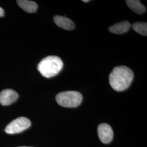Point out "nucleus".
Here are the masks:
<instances>
[{
    "label": "nucleus",
    "instance_id": "obj_1",
    "mask_svg": "<svg viewBox=\"0 0 147 147\" xmlns=\"http://www.w3.org/2000/svg\"><path fill=\"white\" fill-rule=\"evenodd\" d=\"M134 79L131 69L126 66L114 68L109 75V83L115 90L121 92L127 89Z\"/></svg>",
    "mask_w": 147,
    "mask_h": 147
},
{
    "label": "nucleus",
    "instance_id": "obj_2",
    "mask_svg": "<svg viewBox=\"0 0 147 147\" xmlns=\"http://www.w3.org/2000/svg\"><path fill=\"white\" fill-rule=\"evenodd\" d=\"M63 63L60 57L49 56L43 58L38 65V70L42 76L50 78L57 75L63 69Z\"/></svg>",
    "mask_w": 147,
    "mask_h": 147
},
{
    "label": "nucleus",
    "instance_id": "obj_3",
    "mask_svg": "<svg viewBox=\"0 0 147 147\" xmlns=\"http://www.w3.org/2000/svg\"><path fill=\"white\" fill-rule=\"evenodd\" d=\"M82 99V95L77 91L63 92L56 96L57 102L64 107H76L81 104Z\"/></svg>",
    "mask_w": 147,
    "mask_h": 147
},
{
    "label": "nucleus",
    "instance_id": "obj_4",
    "mask_svg": "<svg viewBox=\"0 0 147 147\" xmlns=\"http://www.w3.org/2000/svg\"><path fill=\"white\" fill-rule=\"evenodd\" d=\"M31 125V122L26 117H20L11 121L5 127V132L9 134H18L25 130Z\"/></svg>",
    "mask_w": 147,
    "mask_h": 147
},
{
    "label": "nucleus",
    "instance_id": "obj_5",
    "mask_svg": "<svg viewBox=\"0 0 147 147\" xmlns=\"http://www.w3.org/2000/svg\"><path fill=\"white\" fill-rule=\"evenodd\" d=\"M98 136L100 141L102 143L107 144L110 143L113 137V132L110 125L102 123L98 127Z\"/></svg>",
    "mask_w": 147,
    "mask_h": 147
},
{
    "label": "nucleus",
    "instance_id": "obj_6",
    "mask_svg": "<svg viewBox=\"0 0 147 147\" xmlns=\"http://www.w3.org/2000/svg\"><path fill=\"white\" fill-rule=\"evenodd\" d=\"M19 95L14 90L5 89L0 92V104L3 106L11 105L16 102Z\"/></svg>",
    "mask_w": 147,
    "mask_h": 147
},
{
    "label": "nucleus",
    "instance_id": "obj_7",
    "mask_svg": "<svg viewBox=\"0 0 147 147\" xmlns=\"http://www.w3.org/2000/svg\"><path fill=\"white\" fill-rule=\"evenodd\" d=\"M53 21L57 26L65 30H72L75 26L73 21L65 16H55L53 18Z\"/></svg>",
    "mask_w": 147,
    "mask_h": 147
},
{
    "label": "nucleus",
    "instance_id": "obj_8",
    "mask_svg": "<svg viewBox=\"0 0 147 147\" xmlns=\"http://www.w3.org/2000/svg\"><path fill=\"white\" fill-rule=\"evenodd\" d=\"M130 26L131 24L129 21H121L110 27L109 28V30L112 33L121 34L129 31Z\"/></svg>",
    "mask_w": 147,
    "mask_h": 147
},
{
    "label": "nucleus",
    "instance_id": "obj_9",
    "mask_svg": "<svg viewBox=\"0 0 147 147\" xmlns=\"http://www.w3.org/2000/svg\"><path fill=\"white\" fill-rule=\"evenodd\" d=\"M16 2L18 5L24 11L29 13L36 12L38 8L37 3L34 1L28 0H18L16 1Z\"/></svg>",
    "mask_w": 147,
    "mask_h": 147
},
{
    "label": "nucleus",
    "instance_id": "obj_10",
    "mask_svg": "<svg viewBox=\"0 0 147 147\" xmlns=\"http://www.w3.org/2000/svg\"><path fill=\"white\" fill-rule=\"evenodd\" d=\"M125 2L129 8L137 14H142L146 11V7L138 0H127Z\"/></svg>",
    "mask_w": 147,
    "mask_h": 147
},
{
    "label": "nucleus",
    "instance_id": "obj_11",
    "mask_svg": "<svg viewBox=\"0 0 147 147\" xmlns=\"http://www.w3.org/2000/svg\"><path fill=\"white\" fill-rule=\"evenodd\" d=\"M132 28L134 31L136 32L138 34L147 36V24L144 22H137L132 24Z\"/></svg>",
    "mask_w": 147,
    "mask_h": 147
},
{
    "label": "nucleus",
    "instance_id": "obj_12",
    "mask_svg": "<svg viewBox=\"0 0 147 147\" xmlns=\"http://www.w3.org/2000/svg\"><path fill=\"white\" fill-rule=\"evenodd\" d=\"M4 14H5V12L3 9L1 7H0V17L3 16Z\"/></svg>",
    "mask_w": 147,
    "mask_h": 147
},
{
    "label": "nucleus",
    "instance_id": "obj_13",
    "mask_svg": "<svg viewBox=\"0 0 147 147\" xmlns=\"http://www.w3.org/2000/svg\"><path fill=\"white\" fill-rule=\"evenodd\" d=\"M90 1L89 0H86V1H85V0H83L82 1V2H85V3H87V2H89Z\"/></svg>",
    "mask_w": 147,
    "mask_h": 147
},
{
    "label": "nucleus",
    "instance_id": "obj_14",
    "mask_svg": "<svg viewBox=\"0 0 147 147\" xmlns=\"http://www.w3.org/2000/svg\"></svg>",
    "mask_w": 147,
    "mask_h": 147
}]
</instances>
